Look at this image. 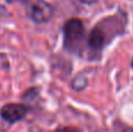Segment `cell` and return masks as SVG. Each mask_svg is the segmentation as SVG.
I'll return each instance as SVG.
<instances>
[{
    "label": "cell",
    "mask_w": 133,
    "mask_h": 132,
    "mask_svg": "<svg viewBox=\"0 0 133 132\" xmlns=\"http://www.w3.org/2000/svg\"><path fill=\"white\" fill-rule=\"evenodd\" d=\"M132 68H133V60H132Z\"/></svg>",
    "instance_id": "30bf717a"
},
{
    "label": "cell",
    "mask_w": 133,
    "mask_h": 132,
    "mask_svg": "<svg viewBox=\"0 0 133 132\" xmlns=\"http://www.w3.org/2000/svg\"><path fill=\"white\" fill-rule=\"evenodd\" d=\"M122 132H133V129H125V130H123Z\"/></svg>",
    "instance_id": "ba28073f"
},
{
    "label": "cell",
    "mask_w": 133,
    "mask_h": 132,
    "mask_svg": "<svg viewBox=\"0 0 133 132\" xmlns=\"http://www.w3.org/2000/svg\"><path fill=\"white\" fill-rule=\"evenodd\" d=\"M28 107L22 103H7L0 109V117L9 124H15L27 116Z\"/></svg>",
    "instance_id": "3957f363"
},
{
    "label": "cell",
    "mask_w": 133,
    "mask_h": 132,
    "mask_svg": "<svg viewBox=\"0 0 133 132\" xmlns=\"http://www.w3.org/2000/svg\"><path fill=\"white\" fill-rule=\"evenodd\" d=\"M64 48L69 51L77 53L84 39V26L79 19H70L63 26Z\"/></svg>",
    "instance_id": "6da1fadb"
},
{
    "label": "cell",
    "mask_w": 133,
    "mask_h": 132,
    "mask_svg": "<svg viewBox=\"0 0 133 132\" xmlns=\"http://www.w3.org/2000/svg\"><path fill=\"white\" fill-rule=\"evenodd\" d=\"M54 9L46 0H33L28 8V16L35 23H46L53 18Z\"/></svg>",
    "instance_id": "7a4b0ae2"
},
{
    "label": "cell",
    "mask_w": 133,
    "mask_h": 132,
    "mask_svg": "<svg viewBox=\"0 0 133 132\" xmlns=\"http://www.w3.org/2000/svg\"><path fill=\"white\" fill-rule=\"evenodd\" d=\"M104 43H105V34L99 27H95L94 29L90 32L89 37H88V44L91 49L95 50H99L103 48Z\"/></svg>",
    "instance_id": "277c9868"
},
{
    "label": "cell",
    "mask_w": 133,
    "mask_h": 132,
    "mask_svg": "<svg viewBox=\"0 0 133 132\" xmlns=\"http://www.w3.org/2000/svg\"><path fill=\"white\" fill-rule=\"evenodd\" d=\"M81 2H83V4H88V5H91V4H95V2L97 1V0H79Z\"/></svg>",
    "instance_id": "52a82bcc"
},
{
    "label": "cell",
    "mask_w": 133,
    "mask_h": 132,
    "mask_svg": "<svg viewBox=\"0 0 133 132\" xmlns=\"http://www.w3.org/2000/svg\"><path fill=\"white\" fill-rule=\"evenodd\" d=\"M87 84H88V80L85 78V76H83V75L76 76L75 78L72 80V82H71V87H72V89L76 91L83 90V89L87 87Z\"/></svg>",
    "instance_id": "5b68a950"
},
{
    "label": "cell",
    "mask_w": 133,
    "mask_h": 132,
    "mask_svg": "<svg viewBox=\"0 0 133 132\" xmlns=\"http://www.w3.org/2000/svg\"><path fill=\"white\" fill-rule=\"evenodd\" d=\"M19 1H23V2H27V1H29V0H19Z\"/></svg>",
    "instance_id": "9c48e42d"
},
{
    "label": "cell",
    "mask_w": 133,
    "mask_h": 132,
    "mask_svg": "<svg viewBox=\"0 0 133 132\" xmlns=\"http://www.w3.org/2000/svg\"><path fill=\"white\" fill-rule=\"evenodd\" d=\"M56 132H77V131L72 128H68V126H65V128H60Z\"/></svg>",
    "instance_id": "8992f818"
}]
</instances>
